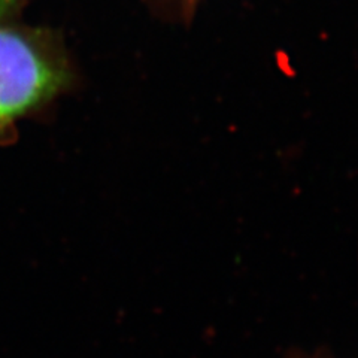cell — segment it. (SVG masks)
Masks as SVG:
<instances>
[{"mask_svg": "<svg viewBox=\"0 0 358 358\" xmlns=\"http://www.w3.org/2000/svg\"><path fill=\"white\" fill-rule=\"evenodd\" d=\"M69 80L66 60L48 33L0 21V141Z\"/></svg>", "mask_w": 358, "mask_h": 358, "instance_id": "1", "label": "cell"}, {"mask_svg": "<svg viewBox=\"0 0 358 358\" xmlns=\"http://www.w3.org/2000/svg\"><path fill=\"white\" fill-rule=\"evenodd\" d=\"M21 0H0V21H6L13 15Z\"/></svg>", "mask_w": 358, "mask_h": 358, "instance_id": "2", "label": "cell"}]
</instances>
